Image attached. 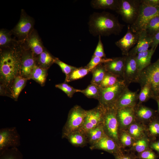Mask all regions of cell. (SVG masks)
<instances>
[{
  "label": "cell",
  "mask_w": 159,
  "mask_h": 159,
  "mask_svg": "<svg viewBox=\"0 0 159 159\" xmlns=\"http://www.w3.org/2000/svg\"><path fill=\"white\" fill-rule=\"evenodd\" d=\"M20 145V136L16 127L0 129V153L10 148H18Z\"/></svg>",
  "instance_id": "10"
},
{
  "label": "cell",
  "mask_w": 159,
  "mask_h": 159,
  "mask_svg": "<svg viewBox=\"0 0 159 159\" xmlns=\"http://www.w3.org/2000/svg\"><path fill=\"white\" fill-rule=\"evenodd\" d=\"M86 111L78 105H75L71 109L62 128V138H66L70 133L80 130L83 123Z\"/></svg>",
  "instance_id": "5"
},
{
  "label": "cell",
  "mask_w": 159,
  "mask_h": 159,
  "mask_svg": "<svg viewBox=\"0 0 159 159\" xmlns=\"http://www.w3.org/2000/svg\"><path fill=\"white\" fill-rule=\"evenodd\" d=\"M88 144L93 145L106 135L102 123L89 130L86 134Z\"/></svg>",
  "instance_id": "24"
},
{
  "label": "cell",
  "mask_w": 159,
  "mask_h": 159,
  "mask_svg": "<svg viewBox=\"0 0 159 159\" xmlns=\"http://www.w3.org/2000/svg\"><path fill=\"white\" fill-rule=\"evenodd\" d=\"M98 37V43L93 55L100 57H105L106 55L104 52L103 44L101 41V36H99Z\"/></svg>",
  "instance_id": "42"
},
{
  "label": "cell",
  "mask_w": 159,
  "mask_h": 159,
  "mask_svg": "<svg viewBox=\"0 0 159 159\" xmlns=\"http://www.w3.org/2000/svg\"><path fill=\"white\" fill-rule=\"evenodd\" d=\"M104 63L100 64L92 70V77L91 83L100 86L107 72Z\"/></svg>",
  "instance_id": "27"
},
{
  "label": "cell",
  "mask_w": 159,
  "mask_h": 159,
  "mask_svg": "<svg viewBox=\"0 0 159 159\" xmlns=\"http://www.w3.org/2000/svg\"><path fill=\"white\" fill-rule=\"evenodd\" d=\"M66 138L72 145L76 147H83L88 144L86 135L80 130L70 133Z\"/></svg>",
  "instance_id": "21"
},
{
  "label": "cell",
  "mask_w": 159,
  "mask_h": 159,
  "mask_svg": "<svg viewBox=\"0 0 159 159\" xmlns=\"http://www.w3.org/2000/svg\"><path fill=\"white\" fill-rule=\"evenodd\" d=\"M116 159H131L130 158L126 156L120 155L117 157Z\"/></svg>",
  "instance_id": "49"
},
{
  "label": "cell",
  "mask_w": 159,
  "mask_h": 159,
  "mask_svg": "<svg viewBox=\"0 0 159 159\" xmlns=\"http://www.w3.org/2000/svg\"><path fill=\"white\" fill-rule=\"evenodd\" d=\"M156 48H151L150 49L139 53L136 56L140 73L144 69L151 63V59Z\"/></svg>",
  "instance_id": "20"
},
{
  "label": "cell",
  "mask_w": 159,
  "mask_h": 159,
  "mask_svg": "<svg viewBox=\"0 0 159 159\" xmlns=\"http://www.w3.org/2000/svg\"><path fill=\"white\" fill-rule=\"evenodd\" d=\"M153 94L150 85L147 84L141 87V90L138 94V104L147 101L150 98H153Z\"/></svg>",
  "instance_id": "35"
},
{
  "label": "cell",
  "mask_w": 159,
  "mask_h": 159,
  "mask_svg": "<svg viewBox=\"0 0 159 159\" xmlns=\"http://www.w3.org/2000/svg\"><path fill=\"white\" fill-rule=\"evenodd\" d=\"M124 145L129 146L133 142V138L129 134L126 132H124L119 137V141Z\"/></svg>",
  "instance_id": "43"
},
{
  "label": "cell",
  "mask_w": 159,
  "mask_h": 159,
  "mask_svg": "<svg viewBox=\"0 0 159 159\" xmlns=\"http://www.w3.org/2000/svg\"><path fill=\"white\" fill-rule=\"evenodd\" d=\"M119 0H92L91 7L96 9H108L116 11L118 8Z\"/></svg>",
  "instance_id": "23"
},
{
  "label": "cell",
  "mask_w": 159,
  "mask_h": 159,
  "mask_svg": "<svg viewBox=\"0 0 159 159\" xmlns=\"http://www.w3.org/2000/svg\"><path fill=\"white\" fill-rule=\"evenodd\" d=\"M80 92L88 98L98 100L100 95V87L99 85L91 83L85 89L81 90Z\"/></svg>",
  "instance_id": "32"
},
{
  "label": "cell",
  "mask_w": 159,
  "mask_h": 159,
  "mask_svg": "<svg viewBox=\"0 0 159 159\" xmlns=\"http://www.w3.org/2000/svg\"><path fill=\"white\" fill-rule=\"evenodd\" d=\"M133 146L137 152L141 153L146 150L148 146V142L145 139H139L133 143Z\"/></svg>",
  "instance_id": "41"
},
{
  "label": "cell",
  "mask_w": 159,
  "mask_h": 159,
  "mask_svg": "<svg viewBox=\"0 0 159 159\" xmlns=\"http://www.w3.org/2000/svg\"><path fill=\"white\" fill-rule=\"evenodd\" d=\"M88 24L89 31L94 36L119 35L125 26L114 15L105 11L94 12L90 15Z\"/></svg>",
  "instance_id": "2"
},
{
  "label": "cell",
  "mask_w": 159,
  "mask_h": 159,
  "mask_svg": "<svg viewBox=\"0 0 159 159\" xmlns=\"http://www.w3.org/2000/svg\"><path fill=\"white\" fill-rule=\"evenodd\" d=\"M151 146L152 148L159 152V141L153 143Z\"/></svg>",
  "instance_id": "48"
},
{
  "label": "cell",
  "mask_w": 159,
  "mask_h": 159,
  "mask_svg": "<svg viewBox=\"0 0 159 159\" xmlns=\"http://www.w3.org/2000/svg\"><path fill=\"white\" fill-rule=\"evenodd\" d=\"M47 70L36 64L32 72L30 79H32L42 86L45 82L47 76Z\"/></svg>",
  "instance_id": "26"
},
{
  "label": "cell",
  "mask_w": 159,
  "mask_h": 159,
  "mask_svg": "<svg viewBox=\"0 0 159 159\" xmlns=\"http://www.w3.org/2000/svg\"><path fill=\"white\" fill-rule=\"evenodd\" d=\"M139 37V33H134L130 29V25L127 26L125 35L115 43L116 45L121 50L123 56L128 55L130 49L137 44Z\"/></svg>",
  "instance_id": "12"
},
{
  "label": "cell",
  "mask_w": 159,
  "mask_h": 159,
  "mask_svg": "<svg viewBox=\"0 0 159 159\" xmlns=\"http://www.w3.org/2000/svg\"><path fill=\"white\" fill-rule=\"evenodd\" d=\"M149 130L150 133L152 135L159 134V123L153 122L149 126Z\"/></svg>",
  "instance_id": "44"
},
{
  "label": "cell",
  "mask_w": 159,
  "mask_h": 159,
  "mask_svg": "<svg viewBox=\"0 0 159 159\" xmlns=\"http://www.w3.org/2000/svg\"><path fill=\"white\" fill-rule=\"evenodd\" d=\"M112 58L100 57L92 56L90 62L86 66L91 72L92 69L98 65L111 60Z\"/></svg>",
  "instance_id": "38"
},
{
  "label": "cell",
  "mask_w": 159,
  "mask_h": 159,
  "mask_svg": "<svg viewBox=\"0 0 159 159\" xmlns=\"http://www.w3.org/2000/svg\"><path fill=\"white\" fill-rule=\"evenodd\" d=\"M126 56L112 58V59L104 63L107 72L123 77Z\"/></svg>",
  "instance_id": "17"
},
{
  "label": "cell",
  "mask_w": 159,
  "mask_h": 159,
  "mask_svg": "<svg viewBox=\"0 0 159 159\" xmlns=\"http://www.w3.org/2000/svg\"><path fill=\"white\" fill-rule=\"evenodd\" d=\"M139 34L136 45L130 51L129 55L135 56L140 52L148 50L151 46L153 37L149 35L145 30L141 31Z\"/></svg>",
  "instance_id": "15"
},
{
  "label": "cell",
  "mask_w": 159,
  "mask_h": 159,
  "mask_svg": "<svg viewBox=\"0 0 159 159\" xmlns=\"http://www.w3.org/2000/svg\"><path fill=\"white\" fill-rule=\"evenodd\" d=\"M12 39L10 35L6 31L1 30L0 31V45L1 47H6L11 42Z\"/></svg>",
  "instance_id": "40"
},
{
  "label": "cell",
  "mask_w": 159,
  "mask_h": 159,
  "mask_svg": "<svg viewBox=\"0 0 159 159\" xmlns=\"http://www.w3.org/2000/svg\"><path fill=\"white\" fill-rule=\"evenodd\" d=\"M55 87L62 91L70 98L76 92H80L81 90L76 89L65 82L56 85Z\"/></svg>",
  "instance_id": "37"
},
{
  "label": "cell",
  "mask_w": 159,
  "mask_h": 159,
  "mask_svg": "<svg viewBox=\"0 0 159 159\" xmlns=\"http://www.w3.org/2000/svg\"><path fill=\"white\" fill-rule=\"evenodd\" d=\"M159 44V32L153 37L151 48H157Z\"/></svg>",
  "instance_id": "46"
},
{
  "label": "cell",
  "mask_w": 159,
  "mask_h": 159,
  "mask_svg": "<svg viewBox=\"0 0 159 159\" xmlns=\"http://www.w3.org/2000/svg\"><path fill=\"white\" fill-rule=\"evenodd\" d=\"M55 58L47 51L44 50L38 55L37 62L38 65H37L47 70L52 64L54 63Z\"/></svg>",
  "instance_id": "28"
},
{
  "label": "cell",
  "mask_w": 159,
  "mask_h": 159,
  "mask_svg": "<svg viewBox=\"0 0 159 159\" xmlns=\"http://www.w3.org/2000/svg\"><path fill=\"white\" fill-rule=\"evenodd\" d=\"M143 2L149 5L159 6V0H142Z\"/></svg>",
  "instance_id": "47"
},
{
  "label": "cell",
  "mask_w": 159,
  "mask_h": 159,
  "mask_svg": "<svg viewBox=\"0 0 159 159\" xmlns=\"http://www.w3.org/2000/svg\"><path fill=\"white\" fill-rule=\"evenodd\" d=\"M128 86L123 79L110 87L102 88L98 100L99 104L105 108L115 107L117 101Z\"/></svg>",
  "instance_id": "3"
},
{
  "label": "cell",
  "mask_w": 159,
  "mask_h": 159,
  "mask_svg": "<svg viewBox=\"0 0 159 159\" xmlns=\"http://www.w3.org/2000/svg\"><path fill=\"white\" fill-rule=\"evenodd\" d=\"M135 118L143 120L151 119L153 116V111L147 107L141 104H138L134 107Z\"/></svg>",
  "instance_id": "25"
},
{
  "label": "cell",
  "mask_w": 159,
  "mask_h": 159,
  "mask_svg": "<svg viewBox=\"0 0 159 159\" xmlns=\"http://www.w3.org/2000/svg\"><path fill=\"white\" fill-rule=\"evenodd\" d=\"M143 127L136 123L131 124L128 128L129 134L132 138L137 139L141 138L143 134Z\"/></svg>",
  "instance_id": "36"
},
{
  "label": "cell",
  "mask_w": 159,
  "mask_h": 159,
  "mask_svg": "<svg viewBox=\"0 0 159 159\" xmlns=\"http://www.w3.org/2000/svg\"><path fill=\"white\" fill-rule=\"evenodd\" d=\"M136 83L139 84L141 87L147 84H149L154 97L159 90V58L140 72Z\"/></svg>",
  "instance_id": "4"
},
{
  "label": "cell",
  "mask_w": 159,
  "mask_h": 159,
  "mask_svg": "<svg viewBox=\"0 0 159 159\" xmlns=\"http://www.w3.org/2000/svg\"><path fill=\"white\" fill-rule=\"evenodd\" d=\"M137 92H133L127 87L122 94L115 105L117 109L127 107H134L138 100Z\"/></svg>",
  "instance_id": "14"
},
{
  "label": "cell",
  "mask_w": 159,
  "mask_h": 159,
  "mask_svg": "<svg viewBox=\"0 0 159 159\" xmlns=\"http://www.w3.org/2000/svg\"><path fill=\"white\" fill-rule=\"evenodd\" d=\"M154 98H155V99H156V100L157 101V102L158 105V109H159V98L157 97H155Z\"/></svg>",
  "instance_id": "50"
},
{
  "label": "cell",
  "mask_w": 159,
  "mask_h": 159,
  "mask_svg": "<svg viewBox=\"0 0 159 159\" xmlns=\"http://www.w3.org/2000/svg\"><path fill=\"white\" fill-rule=\"evenodd\" d=\"M27 42L34 55H39L44 50L41 41L37 34L31 35L28 39Z\"/></svg>",
  "instance_id": "29"
},
{
  "label": "cell",
  "mask_w": 159,
  "mask_h": 159,
  "mask_svg": "<svg viewBox=\"0 0 159 159\" xmlns=\"http://www.w3.org/2000/svg\"><path fill=\"white\" fill-rule=\"evenodd\" d=\"M140 157L142 159H155L154 153L150 150H145L140 153Z\"/></svg>",
  "instance_id": "45"
},
{
  "label": "cell",
  "mask_w": 159,
  "mask_h": 159,
  "mask_svg": "<svg viewBox=\"0 0 159 159\" xmlns=\"http://www.w3.org/2000/svg\"><path fill=\"white\" fill-rule=\"evenodd\" d=\"M150 36L153 37L159 32V16L151 19L147 24L145 29Z\"/></svg>",
  "instance_id": "33"
},
{
  "label": "cell",
  "mask_w": 159,
  "mask_h": 159,
  "mask_svg": "<svg viewBox=\"0 0 159 159\" xmlns=\"http://www.w3.org/2000/svg\"><path fill=\"white\" fill-rule=\"evenodd\" d=\"M142 0H119L116 12L127 23L132 24L137 19L139 13Z\"/></svg>",
  "instance_id": "8"
},
{
  "label": "cell",
  "mask_w": 159,
  "mask_h": 159,
  "mask_svg": "<svg viewBox=\"0 0 159 159\" xmlns=\"http://www.w3.org/2000/svg\"><path fill=\"white\" fill-rule=\"evenodd\" d=\"M154 97H157L159 98V90L158 92L157 93L156 95ZM153 98H154V97H153Z\"/></svg>",
  "instance_id": "51"
},
{
  "label": "cell",
  "mask_w": 159,
  "mask_h": 159,
  "mask_svg": "<svg viewBox=\"0 0 159 159\" xmlns=\"http://www.w3.org/2000/svg\"><path fill=\"white\" fill-rule=\"evenodd\" d=\"M134 107H127L117 109L116 116L119 125L125 127L131 124L136 118Z\"/></svg>",
  "instance_id": "16"
},
{
  "label": "cell",
  "mask_w": 159,
  "mask_h": 159,
  "mask_svg": "<svg viewBox=\"0 0 159 159\" xmlns=\"http://www.w3.org/2000/svg\"><path fill=\"white\" fill-rule=\"evenodd\" d=\"M104 108L102 124L104 132L107 136L113 140L118 145L119 142V124L116 116L117 109L115 107Z\"/></svg>",
  "instance_id": "7"
},
{
  "label": "cell",
  "mask_w": 159,
  "mask_h": 159,
  "mask_svg": "<svg viewBox=\"0 0 159 159\" xmlns=\"http://www.w3.org/2000/svg\"><path fill=\"white\" fill-rule=\"evenodd\" d=\"M0 159H23V156L18 148H11L0 153Z\"/></svg>",
  "instance_id": "31"
},
{
  "label": "cell",
  "mask_w": 159,
  "mask_h": 159,
  "mask_svg": "<svg viewBox=\"0 0 159 159\" xmlns=\"http://www.w3.org/2000/svg\"><path fill=\"white\" fill-rule=\"evenodd\" d=\"M91 71L86 66L77 68L67 77H66L65 82H69L81 79Z\"/></svg>",
  "instance_id": "30"
},
{
  "label": "cell",
  "mask_w": 159,
  "mask_h": 159,
  "mask_svg": "<svg viewBox=\"0 0 159 159\" xmlns=\"http://www.w3.org/2000/svg\"><path fill=\"white\" fill-rule=\"evenodd\" d=\"M104 108L99 104L94 108L87 110L82 125L79 130L85 133L102 123Z\"/></svg>",
  "instance_id": "9"
},
{
  "label": "cell",
  "mask_w": 159,
  "mask_h": 159,
  "mask_svg": "<svg viewBox=\"0 0 159 159\" xmlns=\"http://www.w3.org/2000/svg\"><path fill=\"white\" fill-rule=\"evenodd\" d=\"M158 16H159V6L149 5L142 0L138 17L130 25L131 31L134 33H139L145 29L147 24L151 19Z\"/></svg>",
  "instance_id": "6"
},
{
  "label": "cell",
  "mask_w": 159,
  "mask_h": 159,
  "mask_svg": "<svg viewBox=\"0 0 159 159\" xmlns=\"http://www.w3.org/2000/svg\"><path fill=\"white\" fill-rule=\"evenodd\" d=\"M36 64V59L32 51H22L20 75L27 80L30 79L32 72Z\"/></svg>",
  "instance_id": "13"
},
{
  "label": "cell",
  "mask_w": 159,
  "mask_h": 159,
  "mask_svg": "<svg viewBox=\"0 0 159 159\" xmlns=\"http://www.w3.org/2000/svg\"><path fill=\"white\" fill-rule=\"evenodd\" d=\"M54 63L58 65L61 68L62 72L67 77L77 67L67 64L61 61L58 58H55Z\"/></svg>",
  "instance_id": "39"
},
{
  "label": "cell",
  "mask_w": 159,
  "mask_h": 159,
  "mask_svg": "<svg viewBox=\"0 0 159 159\" xmlns=\"http://www.w3.org/2000/svg\"><path fill=\"white\" fill-rule=\"evenodd\" d=\"M118 145L106 135L95 144L90 146L91 150H103L111 153H117L118 151Z\"/></svg>",
  "instance_id": "18"
},
{
  "label": "cell",
  "mask_w": 159,
  "mask_h": 159,
  "mask_svg": "<svg viewBox=\"0 0 159 159\" xmlns=\"http://www.w3.org/2000/svg\"><path fill=\"white\" fill-rule=\"evenodd\" d=\"M120 77L118 76L107 72L100 87L104 88L113 86L121 80L119 79Z\"/></svg>",
  "instance_id": "34"
},
{
  "label": "cell",
  "mask_w": 159,
  "mask_h": 159,
  "mask_svg": "<svg viewBox=\"0 0 159 159\" xmlns=\"http://www.w3.org/2000/svg\"><path fill=\"white\" fill-rule=\"evenodd\" d=\"M32 26V20L29 17L23 16L14 29V32L18 36L25 37L29 34Z\"/></svg>",
  "instance_id": "19"
},
{
  "label": "cell",
  "mask_w": 159,
  "mask_h": 159,
  "mask_svg": "<svg viewBox=\"0 0 159 159\" xmlns=\"http://www.w3.org/2000/svg\"><path fill=\"white\" fill-rule=\"evenodd\" d=\"M139 74L136 56H126L122 78L126 84L128 86L131 83L136 82Z\"/></svg>",
  "instance_id": "11"
},
{
  "label": "cell",
  "mask_w": 159,
  "mask_h": 159,
  "mask_svg": "<svg viewBox=\"0 0 159 159\" xmlns=\"http://www.w3.org/2000/svg\"><path fill=\"white\" fill-rule=\"evenodd\" d=\"M27 79L21 75H18L14 79L11 89V97L17 101L19 96L26 84Z\"/></svg>",
  "instance_id": "22"
},
{
  "label": "cell",
  "mask_w": 159,
  "mask_h": 159,
  "mask_svg": "<svg viewBox=\"0 0 159 159\" xmlns=\"http://www.w3.org/2000/svg\"><path fill=\"white\" fill-rule=\"evenodd\" d=\"M22 52L21 49L16 47L1 52L0 81L5 88H11L14 79L20 75Z\"/></svg>",
  "instance_id": "1"
}]
</instances>
